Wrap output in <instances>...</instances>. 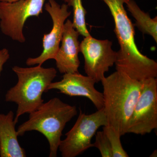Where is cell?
<instances>
[{
    "instance_id": "1",
    "label": "cell",
    "mask_w": 157,
    "mask_h": 157,
    "mask_svg": "<svg viewBox=\"0 0 157 157\" xmlns=\"http://www.w3.org/2000/svg\"><path fill=\"white\" fill-rule=\"evenodd\" d=\"M101 1L107 5L112 14L114 32L120 45L115 63L116 71L137 81L157 78V62L141 53L135 43L134 25L124 7L129 0Z\"/></svg>"
},
{
    "instance_id": "2",
    "label": "cell",
    "mask_w": 157,
    "mask_h": 157,
    "mask_svg": "<svg viewBox=\"0 0 157 157\" xmlns=\"http://www.w3.org/2000/svg\"><path fill=\"white\" fill-rule=\"evenodd\" d=\"M104 112L108 124L121 136L126 134L127 124L140 96L142 81L116 71L101 81Z\"/></svg>"
},
{
    "instance_id": "3",
    "label": "cell",
    "mask_w": 157,
    "mask_h": 157,
    "mask_svg": "<svg viewBox=\"0 0 157 157\" xmlns=\"http://www.w3.org/2000/svg\"><path fill=\"white\" fill-rule=\"evenodd\" d=\"M12 70L17 76V84L7 91L6 101L14 102L17 108L14 121L16 124L21 116L35 111L43 103V93L56 77L54 68H45L38 65L33 67L14 66Z\"/></svg>"
},
{
    "instance_id": "4",
    "label": "cell",
    "mask_w": 157,
    "mask_h": 157,
    "mask_svg": "<svg viewBox=\"0 0 157 157\" xmlns=\"http://www.w3.org/2000/svg\"><path fill=\"white\" fill-rule=\"evenodd\" d=\"M77 114L76 106L58 98H52L29 113L28 120L17 128V135L23 136L25 132L33 131L42 133L49 143V157H56L63 130Z\"/></svg>"
},
{
    "instance_id": "5",
    "label": "cell",
    "mask_w": 157,
    "mask_h": 157,
    "mask_svg": "<svg viewBox=\"0 0 157 157\" xmlns=\"http://www.w3.org/2000/svg\"><path fill=\"white\" fill-rule=\"evenodd\" d=\"M108 124L104 109L86 114L80 109L76 122L61 140L59 149L63 157H75L93 147L92 139L101 127Z\"/></svg>"
},
{
    "instance_id": "6",
    "label": "cell",
    "mask_w": 157,
    "mask_h": 157,
    "mask_svg": "<svg viewBox=\"0 0 157 157\" xmlns=\"http://www.w3.org/2000/svg\"><path fill=\"white\" fill-rule=\"evenodd\" d=\"M46 0H17L12 2H0V29L14 41L24 43L25 24L29 17H39Z\"/></svg>"
},
{
    "instance_id": "7",
    "label": "cell",
    "mask_w": 157,
    "mask_h": 157,
    "mask_svg": "<svg viewBox=\"0 0 157 157\" xmlns=\"http://www.w3.org/2000/svg\"><path fill=\"white\" fill-rule=\"evenodd\" d=\"M140 96L135 104L126 129V134L144 135L157 128V79L142 81Z\"/></svg>"
},
{
    "instance_id": "8",
    "label": "cell",
    "mask_w": 157,
    "mask_h": 157,
    "mask_svg": "<svg viewBox=\"0 0 157 157\" xmlns=\"http://www.w3.org/2000/svg\"><path fill=\"white\" fill-rule=\"evenodd\" d=\"M112 42L89 36L80 43V52L84 59V70L87 76L101 82L105 73L115 64L117 52L113 50Z\"/></svg>"
},
{
    "instance_id": "9",
    "label": "cell",
    "mask_w": 157,
    "mask_h": 157,
    "mask_svg": "<svg viewBox=\"0 0 157 157\" xmlns=\"http://www.w3.org/2000/svg\"><path fill=\"white\" fill-rule=\"evenodd\" d=\"M69 7L66 3L60 6L55 0H48L45 4V10L52 19V29L49 33L43 36L42 53L37 57L29 58L26 61L27 66H42L48 59H54L61 42L65 21L71 14L68 10Z\"/></svg>"
},
{
    "instance_id": "10",
    "label": "cell",
    "mask_w": 157,
    "mask_h": 157,
    "mask_svg": "<svg viewBox=\"0 0 157 157\" xmlns=\"http://www.w3.org/2000/svg\"><path fill=\"white\" fill-rule=\"evenodd\" d=\"M96 82L94 78L83 76L79 73H65L60 81L52 82L47 91L57 90L70 97H85L89 99L98 110L104 108L102 93L95 88Z\"/></svg>"
},
{
    "instance_id": "11",
    "label": "cell",
    "mask_w": 157,
    "mask_h": 157,
    "mask_svg": "<svg viewBox=\"0 0 157 157\" xmlns=\"http://www.w3.org/2000/svg\"><path fill=\"white\" fill-rule=\"evenodd\" d=\"M80 34L73 27V22L68 19L65 23L61 40V46L54 59L56 67L61 73H78L80 66L78 53Z\"/></svg>"
},
{
    "instance_id": "12",
    "label": "cell",
    "mask_w": 157,
    "mask_h": 157,
    "mask_svg": "<svg viewBox=\"0 0 157 157\" xmlns=\"http://www.w3.org/2000/svg\"><path fill=\"white\" fill-rule=\"evenodd\" d=\"M14 113L10 111L7 114L0 113V156L25 157L24 149L20 145L15 130Z\"/></svg>"
},
{
    "instance_id": "13",
    "label": "cell",
    "mask_w": 157,
    "mask_h": 157,
    "mask_svg": "<svg viewBox=\"0 0 157 157\" xmlns=\"http://www.w3.org/2000/svg\"><path fill=\"white\" fill-rule=\"evenodd\" d=\"M126 4L128 11L136 20L134 25L143 34H147L152 37L157 43V16L151 18L149 14L142 11L134 0H129Z\"/></svg>"
},
{
    "instance_id": "14",
    "label": "cell",
    "mask_w": 157,
    "mask_h": 157,
    "mask_svg": "<svg viewBox=\"0 0 157 157\" xmlns=\"http://www.w3.org/2000/svg\"><path fill=\"white\" fill-rule=\"evenodd\" d=\"M69 7H72L73 10V24L74 28L80 35L86 37L90 36L86 27V10L82 5V0H63Z\"/></svg>"
},
{
    "instance_id": "15",
    "label": "cell",
    "mask_w": 157,
    "mask_h": 157,
    "mask_svg": "<svg viewBox=\"0 0 157 157\" xmlns=\"http://www.w3.org/2000/svg\"><path fill=\"white\" fill-rule=\"evenodd\" d=\"M103 131L108 137L111 145L113 157H128V155L122 145L120 134L109 125L103 127Z\"/></svg>"
},
{
    "instance_id": "16",
    "label": "cell",
    "mask_w": 157,
    "mask_h": 157,
    "mask_svg": "<svg viewBox=\"0 0 157 157\" xmlns=\"http://www.w3.org/2000/svg\"><path fill=\"white\" fill-rule=\"evenodd\" d=\"M95 135V140L93 143V147L99 150L102 157H113L111 145L104 131H97Z\"/></svg>"
},
{
    "instance_id": "17",
    "label": "cell",
    "mask_w": 157,
    "mask_h": 157,
    "mask_svg": "<svg viewBox=\"0 0 157 157\" xmlns=\"http://www.w3.org/2000/svg\"><path fill=\"white\" fill-rule=\"evenodd\" d=\"M10 58L9 51L6 48L0 50V76L2 71L3 67Z\"/></svg>"
},
{
    "instance_id": "18",
    "label": "cell",
    "mask_w": 157,
    "mask_h": 157,
    "mask_svg": "<svg viewBox=\"0 0 157 157\" xmlns=\"http://www.w3.org/2000/svg\"><path fill=\"white\" fill-rule=\"evenodd\" d=\"M157 150H156L155 151H154L151 154V156H150V157H157Z\"/></svg>"
},
{
    "instance_id": "19",
    "label": "cell",
    "mask_w": 157,
    "mask_h": 157,
    "mask_svg": "<svg viewBox=\"0 0 157 157\" xmlns=\"http://www.w3.org/2000/svg\"><path fill=\"white\" fill-rule=\"evenodd\" d=\"M17 0H0V2H15Z\"/></svg>"
}]
</instances>
